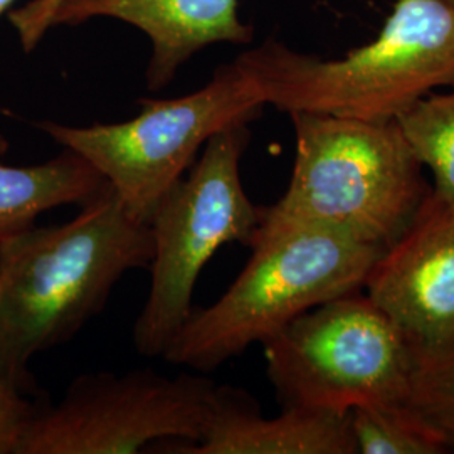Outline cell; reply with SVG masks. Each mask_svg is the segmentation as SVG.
I'll return each instance as SVG.
<instances>
[{
    "label": "cell",
    "mask_w": 454,
    "mask_h": 454,
    "mask_svg": "<svg viewBox=\"0 0 454 454\" xmlns=\"http://www.w3.org/2000/svg\"><path fill=\"white\" fill-rule=\"evenodd\" d=\"M262 347L268 377L285 407L350 412L403 404L416 367L403 332L357 292L309 309Z\"/></svg>",
    "instance_id": "obj_7"
},
{
    "label": "cell",
    "mask_w": 454,
    "mask_h": 454,
    "mask_svg": "<svg viewBox=\"0 0 454 454\" xmlns=\"http://www.w3.org/2000/svg\"><path fill=\"white\" fill-rule=\"evenodd\" d=\"M433 176V192L454 204V84L414 103L395 120Z\"/></svg>",
    "instance_id": "obj_13"
},
{
    "label": "cell",
    "mask_w": 454,
    "mask_h": 454,
    "mask_svg": "<svg viewBox=\"0 0 454 454\" xmlns=\"http://www.w3.org/2000/svg\"><path fill=\"white\" fill-rule=\"evenodd\" d=\"M37 407L24 390L0 373V454H16Z\"/></svg>",
    "instance_id": "obj_16"
},
{
    "label": "cell",
    "mask_w": 454,
    "mask_h": 454,
    "mask_svg": "<svg viewBox=\"0 0 454 454\" xmlns=\"http://www.w3.org/2000/svg\"><path fill=\"white\" fill-rule=\"evenodd\" d=\"M251 258L207 309H192L162 357L209 373L294 318L364 286L386 247L325 224L260 226Z\"/></svg>",
    "instance_id": "obj_3"
},
{
    "label": "cell",
    "mask_w": 454,
    "mask_h": 454,
    "mask_svg": "<svg viewBox=\"0 0 454 454\" xmlns=\"http://www.w3.org/2000/svg\"><path fill=\"white\" fill-rule=\"evenodd\" d=\"M444 2H448V4H450V5H453V7H454V0H444Z\"/></svg>",
    "instance_id": "obj_19"
},
{
    "label": "cell",
    "mask_w": 454,
    "mask_h": 454,
    "mask_svg": "<svg viewBox=\"0 0 454 454\" xmlns=\"http://www.w3.org/2000/svg\"><path fill=\"white\" fill-rule=\"evenodd\" d=\"M7 146L0 135V155ZM106 184L91 163L67 148L37 165L0 162V241L35 226L43 212L86 204Z\"/></svg>",
    "instance_id": "obj_12"
},
{
    "label": "cell",
    "mask_w": 454,
    "mask_h": 454,
    "mask_svg": "<svg viewBox=\"0 0 454 454\" xmlns=\"http://www.w3.org/2000/svg\"><path fill=\"white\" fill-rule=\"evenodd\" d=\"M352 433L357 453H448L404 403L352 409Z\"/></svg>",
    "instance_id": "obj_14"
},
{
    "label": "cell",
    "mask_w": 454,
    "mask_h": 454,
    "mask_svg": "<svg viewBox=\"0 0 454 454\" xmlns=\"http://www.w3.org/2000/svg\"><path fill=\"white\" fill-rule=\"evenodd\" d=\"M152 256L150 227L129 215L110 184L63 226L0 241V373L31 389L29 362L71 340Z\"/></svg>",
    "instance_id": "obj_1"
},
{
    "label": "cell",
    "mask_w": 454,
    "mask_h": 454,
    "mask_svg": "<svg viewBox=\"0 0 454 454\" xmlns=\"http://www.w3.org/2000/svg\"><path fill=\"white\" fill-rule=\"evenodd\" d=\"M404 404L446 451H454V345L434 354L416 356Z\"/></svg>",
    "instance_id": "obj_15"
},
{
    "label": "cell",
    "mask_w": 454,
    "mask_h": 454,
    "mask_svg": "<svg viewBox=\"0 0 454 454\" xmlns=\"http://www.w3.org/2000/svg\"><path fill=\"white\" fill-rule=\"evenodd\" d=\"M191 454H356L352 411L286 406L264 418L241 390H214L199 441L179 450Z\"/></svg>",
    "instance_id": "obj_11"
},
{
    "label": "cell",
    "mask_w": 454,
    "mask_h": 454,
    "mask_svg": "<svg viewBox=\"0 0 454 454\" xmlns=\"http://www.w3.org/2000/svg\"><path fill=\"white\" fill-rule=\"evenodd\" d=\"M247 123L227 127L204 145L189 174L163 195L148 227L153 243L152 279L133 343L144 357H162L192 313L200 271L217 249L251 246L261 207L246 194L241 159L249 144Z\"/></svg>",
    "instance_id": "obj_5"
},
{
    "label": "cell",
    "mask_w": 454,
    "mask_h": 454,
    "mask_svg": "<svg viewBox=\"0 0 454 454\" xmlns=\"http://www.w3.org/2000/svg\"><path fill=\"white\" fill-rule=\"evenodd\" d=\"M234 63L264 105L279 112L394 121L454 84V7L444 0H395L377 37L339 59L266 41Z\"/></svg>",
    "instance_id": "obj_2"
},
{
    "label": "cell",
    "mask_w": 454,
    "mask_h": 454,
    "mask_svg": "<svg viewBox=\"0 0 454 454\" xmlns=\"http://www.w3.org/2000/svg\"><path fill=\"white\" fill-rule=\"evenodd\" d=\"M215 384L152 369L84 373L54 406H39L16 454L138 453L153 441H199Z\"/></svg>",
    "instance_id": "obj_8"
},
{
    "label": "cell",
    "mask_w": 454,
    "mask_h": 454,
    "mask_svg": "<svg viewBox=\"0 0 454 454\" xmlns=\"http://www.w3.org/2000/svg\"><path fill=\"white\" fill-rule=\"evenodd\" d=\"M416 356L454 345V204L433 189L364 283Z\"/></svg>",
    "instance_id": "obj_9"
},
{
    "label": "cell",
    "mask_w": 454,
    "mask_h": 454,
    "mask_svg": "<svg viewBox=\"0 0 454 454\" xmlns=\"http://www.w3.org/2000/svg\"><path fill=\"white\" fill-rule=\"evenodd\" d=\"M296 138L292 179L260 226L325 224L389 247L431 192L424 165L399 123L290 114Z\"/></svg>",
    "instance_id": "obj_4"
},
{
    "label": "cell",
    "mask_w": 454,
    "mask_h": 454,
    "mask_svg": "<svg viewBox=\"0 0 454 454\" xmlns=\"http://www.w3.org/2000/svg\"><path fill=\"white\" fill-rule=\"evenodd\" d=\"M66 0H33L11 14L20 44L26 52L33 51L52 29V17Z\"/></svg>",
    "instance_id": "obj_17"
},
{
    "label": "cell",
    "mask_w": 454,
    "mask_h": 454,
    "mask_svg": "<svg viewBox=\"0 0 454 454\" xmlns=\"http://www.w3.org/2000/svg\"><path fill=\"white\" fill-rule=\"evenodd\" d=\"M238 4L239 0H66L52 17V27L112 17L140 29L152 43L146 84L150 91H159L199 51L217 43H251L253 27L239 19Z\"/></svg>",
    "instance_id": "obj_10"
},
{
    "label": "cell",
    "mask_w": 454,
    "mask_h": 454,
    "mask_svg": "<svg viewBox=\"0 0 454 454\" xmlns=\"http://www.w3.org/2000/svg\"><path fill=\"white\" fill-rule=\"evenodd\" d=\"M14 2H16V0H0V16H2Z\"/></svg>",
    "instance_id": "obj_18"
},
{
    "label": "cell",
    "mask_w": 454,
    "mask_h": 454,
    "mask_svg": "<svg viewBox=\"0 0 454 454\" xmlns=\"http://www.w3.org/2000/svg\"><path fill=\"white\" fill-rule=\"evenodd\" d=\"M264 106L256 84L232 61L191 95L144 99L142 114L121 123L34 125L91 163L129 215L148 224L160 199L185 176L209 138L227 127L249 125Z\"/></svg>",
    "instance_id": "obj_6"
}]
</instances>
